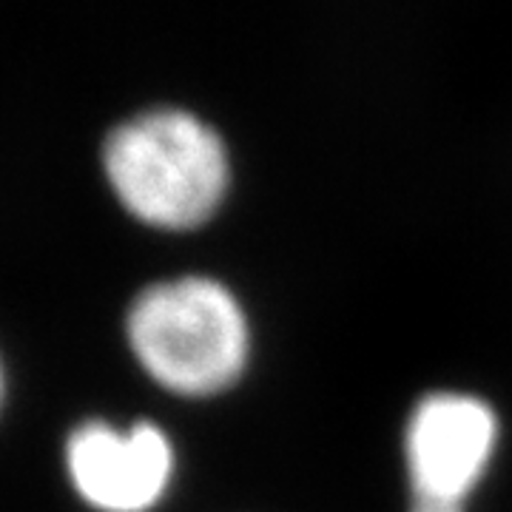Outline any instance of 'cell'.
Instances as JSON below:
<instances>
[{
    "label": "cell",
    "mask_w": 512,
    "mask_h": 512,
    "mask_svg": "<svg viewBox=\"0 0 512 512\" xmlns=\"http://www.w3.org/2000/svg\"><path fill=\"white\" fill-rule=\"evenodd\" d=\"M103 165L117 200L137 220L165 231H188L208 220L231 174L220 134L177 109L120 123L106 137Z\"/></svg>",
    "instance_id": "obj_1"
},
{
    "label": "cell",
    "mask_w": 512,
    "mask_h": 512,
    "mask_svg": "<svg viewBox=\"0 0 512 512\" xmlns=\"http://www.w3.org/2000/svg\"><path fill=\"white\" fill-rule=\"evenodd\" d=\"M128 345L146 373L180 396H211L248 362V322L234 293L185 276L151 285L128 311Z\"/></svg>",
    "instance_id": "obj_2"
},
{
    "label": "cell",
    "mask_w": 512,
    "mask_h": 512,
    "mask_svg": "<svg viewBox=\"0 0 512 512\" xmlns=\"http://www.w3.org/2000/svg\"><path fill=\"white\" fill-rule=\"evenodd\" d=\"M66 470L77 495L100 512H148L168 490L174 450L154 424L114 430L86 421L66 441Z\"/></svg>",
    "instance_id": "obj_3"
},
{
    "label": "cell",
    "mask_w": 512,
    "mask_h": 512,
    "mask_svg": "<svg viewBox=\"0 0 512 512\" xmlns=\"http://www.w3.org/2000/svg\"><path fill=\"white\" fill-rule=\"evenodd\" d=\"M495 441V413L476 396L433 393L421 399L404 433L413 495L464 504L493 458Z\"/></svg>",
    "instance_id": "obj_4"
},
{
    "label": "cell",
    "mask_w": 512,
    "mask_h": 512,
    "mask_svg": "<svg viewBox=\"0 0 512 512\" xmlns=\"http://www.w3.org/2000/svg\"><path fill=\"white\" fill-rule=\"evenodd\" d=\"M410 512H461L458 501H444V498H424V495H413V507Z\"/></svg>",
    "instance_id": "obj_5"
},
{
    "label": "cell",
    "mask_w": 512,
    "mask_h": 512,
    "mask_svg": "<svg viewBox=\"0 0 512 512\" xmlns=\"http://www.w3.org/2000/svg\"><path fill=\"white\" fill-rule=\"evenodd\" d=\"M3 396H6V379H3V365H0V407H3Z\"/></svg>",
    "instance_id": "obj_6"
}]
</instances>
